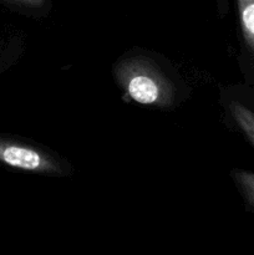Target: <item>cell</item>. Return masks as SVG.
Listing matches in <instances>:
<instances>
[{
  "label": "cell",
  "mask_w": 254,
  "mask_h": 255,
  "mask_svg": "<svg viewBox=\"0 0 254 255\" xmlns=\"http://www.w3.org/2000/svg\"><path fill=\"white\" fill-rule=\"evenodd\" d=\"M244 52L254 69V0H237Z\"/></svg>",
  "instance_id": "obj_3"
},
{
  "label": "cell",
  "mask_w": 254,
  "mask_h": 255,
  "mask_svg": "<svg viewBox=\"0 0 254 255\" xmlns=\"http://www.w3.org/2000/svg\"><path fill=\"white\" fill-rule=\"evenodd\" d=\"M234 184L254 213V172L246 169H233L231 173Z\"/></svg>",
  "instance_id": "obj_5"
},
{
  "label": "cell",
  "mask_w": 254,
  "mask_h": 255,
  "mask_svg": "<svg viewBox=\"0 0 254 255\" xmlns=\"http://www.w3.org/2000/svg\"><path fill=\"white\" fill-rule=\"evenodd\" d=\"M0 162L11 168L46 176H66L69 167L52 152L32 144L0 138Z\"/></svg>",
  "instance_id": "obj_2"
},
{
  "label": "cell",
  "mask_w": 254,
  "mask_h": 255,
  "mask_svg": "<svg viewBox=\"0 0 254 255\" xmlns=\"http://www.w3.org/2000/svg\"><path fill=\"white\" fill-rule=\"evenodd\" d=\"M16 1L22 2L25 5H30V6H40V5L44 4L46 0H16Z\"/></svg>",
  "instance_id": "obj_6"
},
{
  "label": "cell",
  "mask_w": 254,
  "mask_h": 255,
  "mask_svg": "<svg viewBox=\"0 0 254 255\" xmlns=\"http://www.w3.org/2000/svg\"><path fill=\"white\" fill-rule=\"evenodd\" d=\"M114 75L120 89L131 101L157 109H168L173 105V84L151 60L125 59L115 66Z\"/></svg>",
  "instance_id": "obj_1"
},
{
  "label": "cell",
  "mask_w": 254,
  "mask_h": 255,
  "mask_svg": "<svg viewBox=\"0 0 254 255\" xmlns=\"http://www.w3.org/2000/svg\"><path fill=\"white\" fill-rule=\"evenodd\" d=\"M228 111L239 132L254 147V110L239 100H231Z\"/></svg>",
  "instance_id": "obj_4"
}]
</instances>
